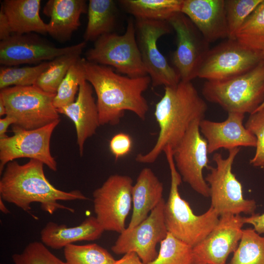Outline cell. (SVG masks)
Wrapping results in <instances>:
<instances>
[{
    "label": "cell",
    "instance_id": "obj_1",
    "mask_svg": "<svg viewBox=\"0 0 264 264\" xmlns=\"http://www.w3.org/2000/svg\"><path fill=\"white\" fill-rule=\"evenodd\" d=\"M86 80L97 96L100 125H116L129 110L144 120L149 110L143 93L151 83L149 75L132 78L115 72L110 66L88 61L84 58Z\"/></svg>",
    "mask_w": 264,
    "mask_h": 264
},
{
    "label": "cell",
    "instance_id": "obj_2",
    "mask_svg": "<svg viewBox=\"0 0 264 264\" xmlns=\"http://www.w3.org/2000/svg\"><path fill=\"white\" fill-rule=\"evenodd\" d=\"M207 105L191 82L180 81L176 86L164 87V93L156 104L154 116L159 132L153 148L138 154L136 161L153 163L167 146L175 148L191 124L204 119Z\"/></svg>",
    "mask_w": 264,
    "mask_h": 264
},
{
    "label": "cell",
    "instance_id": "obj_3",
    "mask_svg": "<svg viewBox=\"0 0 264 264\" xmlns=\"http://www.w3.org/2000/svg\"><path fill=\"white\" fill-rule=\"evenodd\" d=\"M44 165L33 159L22 165L15 160L8 163L0 180V198L26 212L31 210V203L37 202L50 214L58 209L74 212L58 201L88 199L79 190L66 192L54 187L44 175Z\"/></svg>",
    "mask_w": 264,
    "mask_h": 264
},
{
    "label": "cell",
    "instance_id": "obj_4",
    "mask_svg": "<svg viewBox=\"0 0 264 264\" xmlns=\"http://www.w3.org/2000/svg\"><path fill=\"white\" fill-rule=\"evenodd\" d=\"M171 174V185L164 208L165 221L168 233L192 247L203 240L218 222L220 215L211 206L203 214L194 213L188 202L182 198L178 187L181 177L173 159L172 148L163 150Z\"/></svg>",
    "mask_w": 264,
    "mask_h": 264
},
{
    "label": "cell",
    "instance_id": "obj_5",
    "mask_svg": "<svg viewBox=\"0 0 264 264\" xmlns=\"http://www.w3.org/2000/svg\"><path fill=\"white\" fill-rule=\"evenodd\" d=\"M202 94L207 101L228 113L255 112L264 101V63L262 61L250 70L233 77L206 81Z\"/></svg>",
    "mask_w": 264,
    "mask_h": 264
},
{
    "label": "cell",
    "instance_id": "obj_6",
    "mask_svg": "<svg viewBox=\"0 0 264 264\" xmlns=\"http://www.w3.org/2000/svg\"><path fill=\"white\" fill-rule=\"evenodd\" d=\"M240 150V148L228 150L226 158L220 153H214L212 159L216 166H210V172L205 177L209 187L210 206L220 216L226 214L252 215L257 208L254 199L244 198L242 186L232 172V166Z\"/></svg>",
    "mask_w": 264,
    "mask_h": 264
},
{
    "label": "cell",
    "instance_id": "obj_7",
    "mask_svg": "<svg viewBox=\"0 0 264 264\" xmlns=\"http://www.w3.org/2000/svg\"><path fill=\"white\" fill-rule=\"evenodd\" d=\"M86 55L88 61L112 66L118 73L130 77L148 75L138 47L132 19L128 21L124 34L111 32L101 36Z\"/></svg>",
    "mask_w": 264,
    "mask_h": 264
},
{
    "label": "cell",
    "instance_id": "obj_8",
    "mask_svg": "<svg viewBox=\"0 0 264 264\" xmlns=\"http://www.w3.org/2000/svg\"><path fill=\"white\" fill-rule=\"evenodd\" d=\"M55 95L32 85L1 89L0 99L5 106L6 115L15 119L13 125L30 130L60 119L59 112L53 104Z\"/></svg>",
    "mask_w": 264,
    "mask_h": 264
},
{
    "label": "cell",
    "instance_id": "obj_9",
    "mask_svg": "<svg viewBox=\"0 0 264 264\" xmlns=\"http://www.w3.org/2000/svg\"><path fill=\"white\" fill-rule=\"evenodd\" d=\"M136 39L142 62L154 87H173L181 81L178 73L159 51L158 40L171 31L165 21L135 19Z\"/></svg>",
    "mask_w": 264,
    "mask_h": 264
},
{
    "label": "cell",
    "instance_id": "obj_10",
    "mask_svg": "<svg viewBox=\"0 0 264 264\" xmlns=\"http://www.w3.org/2000/svg\"><path fill=\"white\" fill-rule=\"evenodd\" d=\"M133 180L129 176L110 175L93 192L96 218L105 231L120 234L132 203Z\"/></svg>",
    "mask_w": 264,
    "mask_h": 264
},
{
    "label": "cell",
    "instance_id": "obj_11",
    "mask_svg": "<svg viewBox=\"0 0 264 264\" xmlns=\"http://www.w3.org/2000/svg\"><path fill=\"white\" fill-rule=\"evenodd\" d=\"M60 119L43 127L24 130L13 125V134L0 138V174L8 163L20 158L42 162L51 170H57V164L50 152L52 134Z\"/></svg>",
    "mask_w": 264,
    "mask_h": 264
},
{
    "label": "cell",
    "instance_id": "obj_12",
    "mask_svg": "<svg viewBox=\"0 0 264 264\" xmlns=\"http://www.w3.org/2000/svg\"><path fill=\"white\" fill-rule=\"evenodd\" d=\"M200 122L196 120L191 124L172 153L182 180L197 193L209 197V187L203 175L204 169L210 167L209 153L207 141L200 132Z\"/></svg>",
    "mask_w": 264,
    "mask_h": 264
},
{
    "label": "cell",
    "instance_id": "obj_13",
    "mask_svg": "<svg viewBox=\"0 0 264 264\" xmlns=\"http://www.w3.org/2000/svg\"><path fill=\"white\" fill-rule=\"evenodd\" d=\"M262 61V52L229 39L209 49L199 68L197 77L206 81L220 80L245 73Z\"/></svg>",
    "mask_w": 264,
    "mask_h": 264
},
{
    "label": "cell",
    "instance_id": "obj_14",
    "mask_svg": "<svg viewBox=\"0 0 264 264\" xmlns=\"http://www.w3.org/2000/svg\"><path fill=\"white\" fill-rule=\"evenodd\" d=\"M163 198L151 211L148 217L132 228H126L121 233L112 246V252L117 255L135 253L144 264L156 259L157 244L167 235Z\"/></svg>",
    "mask_w": 264,
    "mask_h": 264
},
{
    "label": "cell",
    "instance_id": "obj_15",
    "mask_svg": "<svg viewBox=\"0 0 264 264\" xmlns=\"http://www.w3.org/2000/svg\"><path fill=\"white\" fill-rule=\"evenodd\" d=\"M167 22L176 35V48L172 57L174 65L181 81L191 82L197 77L200 66L210 49L209 43L182 13L175 14Z\"/></svg>",
    "mask_w": 264,
    "mask_h": 264
},
{
    "label": "cell",
    "instance_id": "obj_16",
    "mask_svg": "<svg viewBox=\"0 0 264 264\" xmlns=\"http://www.w3.org/2000/svg\"><path fill=\"white\" fill-rule=\"evenodd\" d=\"M85 41L65 47H57L31 34H14L0 42V63L11 66L50 61L63 55L82 52Z\"/></svg>",
    "mask_w": 264,
    "mask_h": 264
},
{
    "label": "cell",
    "instance_id": "obj_17",
    "mask_svg": "<svg viewBox=\"0 0 264 264\" xmlns=\"http://www.w3.org/2000/svg\"><path fill=\"white\" fill-rule=\"evenodd\" d=\"M244 224L240 215L220 216L214 229L193 247V264H226L229 254L238 246Z\"/></svg>",
    "mask_w": 264,
    "mask_h": 264
},
{
    "label": "cell",
    "instance_id": "obj_18",
    "mask_svg": "<svg viewBox=\"0 0 264 264\" xmlns=\"http://www.w3.org/2000/svg\"><path fill=\"white\" fill-rule=\"evenodd\" d=\"M244 114L228 112L222 122L202 119L199 123L201 134L207 141L209 154L220 149L256 147V139L243 123Z\"/></svg>",
    "mask_w": 264,
    "mask_h": 264
},
{
    "label": "cell",
    "instance_id": "obj_19",
    "mask_svg": "<svg viewBox=\"0 0 264 264\" xmlns=\"http://www.w3.org/2000/svg\"><path fill=\"white\" fill-rule=\"evenodd\" d=\"M181 12L208 43L228 38L224 0H183Z\"/></svg>",
    "mask_w": 264,
    "mask_h": 264
},
{
    "label": "cell",
    "instance_id": "obj_20",
    "mask_svg": "<svg viewBox=\"0 0 264 264\" xmlns=\"http://www.w3.org/2000/svg\"><path fill=\"white\" fill-rule=\"evenodd\" d=\"M57 110L59 113L66 115L73 122L79 154L82 156L86 141L96 133L100 126L98 110L91 85L85 79H83L75 100Z\"/></svg>",
    "mask_w": 264,
    "mask_h": 264
},
{
    "label": "cell",
    "instance_id": "obj_21",
    "mask_svg": "<svg viewBox=\"0 0 264 264\" xmlns=\"http://www.w3.org/2000/svg\"><path fill=\"white\" fill-rule=\"evenodd\" d=\"M88 11L84 0H49L43 8L44 14L49 17L47 33L64 41L68 40L80 25V18Z\"/></svg>",
    "mask_w": 264,
    "mask_h": 264
},
{
    "label": "cell",
    "instance_id": "obj_22",
    "mask_svg": "<svg viewBox=\"0 0 264 264\" xmlns=\"http://www.w3.org/2000/svg\"><path fill=\"white\" fill-rule=\"evenodd\" d=\"M104 231L96 217L90 216L73 227L49 221L41 231V239L47 247L59 249L76 242L97 240Z\"/></svg>",
    "mask_w": 264,
    "mask_h": 264
},
{
    "label": "cell",
    "instance_id": "obj_23",
    "mask_svg": "<svg viewBox=\"0 0 264 264\" xmlns=\"http://www.w3.org/2000/svg\"><path fill=\"white\" fill-rule=\"evenodd\" d=\"M163 184L149 168L139 174L132 191V214L128 228H132L146 219L149 213L163 198Z\"/></svg>",
    "mask_w": 264,
    "mask_h": 264
},
{
    "label": "cell",
    "instance_id": "obj_24",
    "mask_svg": "<svg viewBox=\"0 0 264 264\" xmlns=\"http://www.w3.org/2000/svg\"><path fill=\"white\" fill-rule=\"evenodd\" d=\"M40 0H5L1 6L13 34L47 33V23L40 16Z\"/></svg>",
    "mask_w": 264,
    "mask_h": 264
},
{
    "label": "cell",
    "instance_id": "obj_25",
    "mask_svg": "<svg viewBox=\"0 0 264 264\" xmlns=\"http://www.w3.org/2000/svg\"><path fill=\"white\" fill-rule=\"evenodd\" d=\"M88 23L84 38L85 42L96 41L112 32L117 14L112 0H89L88 6Z\"/></svg>",
    "mask_w": 264,
    "mask_h": 264
},
{
    "label": "cell",
    "instance_id": "obj_26",
    "mask_svg": "<svg viewBox=\"0 0 264 264\" xmlns=\"http://www.w3.org/2000/svg\"><path fill=\"white\" fill-rule=\"evenodd\" d=\"M121 5L135 19L167 21L181 12L183 0H121Z\"/></svg>",
    "mask_w": 264,
    "mask_h": 264
},
{
    "label": "cell",
    "instance_id": "obj_27",
    "mask_svg": "<svg viewBox=\"0 0 264 264\" xmlns=\"http://www.w3.org/2000/svg\"><path fill=\"white\" fill-rule=\"evenodd\" d=\"M81 53L76 52L63 55L50 61L48 67L34 85L45 92L56 94L70 66L81 58Z\"/></svg>",
    "mask_w": 264,
    "mask_h": 264
},
{
    "label": "cell",
    "instance_id": "obj_28",
    "mask_svg": "<svg viewBox=\"0 0 264 264\" xmlns=\"http://www.w3.org/2000/svg\"><path fill=\"white\" fill-rule=\"evenodd\" d=\"M235 40L254 51L262 52L264 50V0L241 27Z\"/></svg>",
    "mask_w": 264,
    "mask_h": 264
},
{
    "label": "cell",
    "instance_id": "obj_29",
    "mask_svg": "<svg viewBox=\"0 0 264 264\" xmlns=\"http://www.w3.org/2000/svg\"><path fill=\"white\" fill-rule=\"evenodd\" d=\"M228 264H264V237L253 228L243 229L238 246Z\"/></svg>",
    "mask_w": 264,
    "mask_h": 264
},
{
    "label": "cell",
    "instance_id": "obj_30",
    "mask_svg": "<svg viewBox=\"0 0 264 264\" xmlns=\"http://www.w3.org/2000/svg\"><path fill=\"white\" fill-rule=\"evenodd\" d=\"M66 264H114V257L96 243L69 244L64 248Z\"/></svg>",
    "mask_w": 264,
    "mask_h": 264
},
{
    "label": "cell",
    "instance_id": "obj_31",
    "mask_svg": "<svg viewBox=\"0 0 264 264\" xmlns=\"http://www.w3.org/2000/svg\"><path fill=\"white\" fill-rule=\"evenodd\" d=\"M148 264H193V247L168 232L157 257Z\"/></svg>",
    "mask_w": 264,
    "mask_h": 264
},
{
    "label": "cell",
    "instance_id": "obj_32",
    "mask_svg": "<svg viewBox=\"0 0 264 264\" xmlns=\"http://www.w3.org/2000/svg\"><path fill=\"white\" fill-rule=\"evenodd\" d=\"M50 61L44 62L33 66L1 67L0 90L11 87L34 85L41 74L48 67Z\"/></svg>",
    "mask_w": 264,
    "mask_h": 264
},
{
    "label": "cell",
    "instance_id": "obj_33",
    "mask_svg": "<svg viewBox=\"0 0 264 264\" xmlns=\"http://www.w3.org/2000/svg\"><path fill=\"white\" fill-rule=\"evenodd\" d=\"M83 61L84 58H81L73 64L61 83L53 100L54 106L57 109L67 106L75 100L80 85L85 79Z\"/></svg>",
    "mask_w": 264,
    "mask_h": 264
},
{
    "label": "cell",
    "instance_id": "obj_34",
    "mask_svg": "<svg viewBox=\"0 0 264 264\" xmlns=\"http://www.w3.org/2000/svg\"><path fill=\"white\" fill-rule=\"evenodd\" d=\"M262 0H224L228 39L235 40L236 35L241 27Z\"/></svg>",
    "mask_w": 264,
    "mask_h": 264
},
{
    "label": "cell",
    "instance_id": "obj_35",
    "mask_svg": "<svg viewBox=\"0 0 264 264\" xmlns=\"http://www.w3.org/2000/svg\"><path fill=\"white\" fill-rule=\"evenodd\" d=\"M12 259L14 264H66L40 242H30L21 253L14 254Z\"/></svg>",
    "mask_w": 264,
    "mask_h": 264
},
{
    "label": "cell",
    "instance_id": "obj_36",
    "mask_svg": "<svg viewBox=\"0 0 264 264\" xmlns=\"http://www.w3.org/2000/svg\"><path fill=\"white\" fill-rule=\"evenodd\" d=\"M244 126L256 139L255 153L249 163L264 172V109L249 114Z\"/></svg>",
    "mask_w": 264,
    "mask_h": 264
},
{
    "label": "cell",
    "instance_id": "obj_37",
    "mask_svg": "<svg viewBox=\"0 0 264 264\" xmlns=\"http://www.w3.org/2000/svg\"><path fill=\"white\" fill-rule=\"evenodd\" d=\"M132 140L130 135L124 132L115 134L110 139V149L115 160L129 154L132 147Z\"/></svg>",
    "mask_w": 264,
    "mask_h": 264
},
{
    "label": "cell",
    "instance_id": "obj_38",
    "mask_svg": "<svg viewBox=\"0 0 264 264\" xmlns=\"http://www.w3.org/2000/svg\"><path fill=\"white\" fill-rule=\"evenodd\" d=\"M244 224H249L259 234H264V213L254 214L249 217H243Z\"/></svg>",
    "mask_w": 264,
    "mask_h": 264
},
{
    "label": "cell",
    "instance_id": "obj_39",
    "mask_svg": "<svg viewBox=\"0 0 264 264\" xmlns=\"http://www.w3.org/2000/svg\"><path fill=\"white\" fill-rule=\"evenodd\" d=\"M11 29L7 16L2 7L0 9V39L4 40L12 35Z\"/></svg>",
    "mask_w": 264,
    "mask_h": 264
},
{
    "label": "cell",
    "instance_id": "obj_40",
    "mask_svg": "<svg viewBox=\"0 0 264 264\" xmlns=\"http://www.w3.org/2000/svg\"><path fill=\"white\" fill-rule=\"evenodd\" d=\"M114 264H144L134 252L126 253Z\"/></svg>",
    "mask_w": 264,
    "mask_h": 264
},
{
    "label": "cell",
    "instance_id": "obj_41",
    "mask_svg": "<svg viewBox=\"0 0 264 264\" xmlns=\"http://www.w3.org/2000/svg\"><path fill=\"white\" fill-rule=\"evenodd\" d=\"M16 123L15 119L9 115H5L3 118L0 119V138H2L6 136V132L9 126L14 125Z\"/></svg>",
    "mask_w": 264,
    "mask_h": 264
},
{
    "label": "cell",
    "instance_id": "obj_42",
    "mask_svg": "<svg viewBox=\"0 0 264 264\" xmlns=\"http://www.w3.org/2000/svg\"><path fill=\"white\" fill-rule=\"evenodd\" d=\"M6 115V110L3 101L0 99V116Z\"/></svg>",
    "mask_w": 264,
    "mask_h": 264
},
{
    "label": "cell",
    "instance_id": "obj_43",
    "mask_svg": "<svg viewBox=\"0 0 264 264\" xmlns=\"http://www.w3.org/2000/svg\"><path fill=\"white\" fill-rule=\"evenodd\" d=\"M0 209L2 213L5 214H8L10 212L9 210L5 206V204L2 201V198H0Z\"/></svg>",
    "mask_w": 264,
    "mask_h": 264
},
{
    "label": "cell",
    "instance_id": "obj_44",
    "mask_svg": "<svg viewBox=\"0 0 264 264\" xmlns=\"http://www.w3.org/2000/svg\"><path fill=\"white\" fill-rule=\"evenodd\" d=\"M263 109H264V101L263 102V103L260 105V106L259 107V108L256 111H257L258 110H260Z\"/></svg>",
    "mask_w": 264,
    "mask_h": 264
},
{
    "label": "cell",
    "instance_id": "obj_45",
    "mask_svg": "<svg viewBox=\"0 0 264 264\" xmlns=\"http://www.w3.org/2000/svg\"><path fill=\"white\" fill-rule=\"evenodd\" d=\"M262 61L264 63V50L262 52Z\"/></svg>",
    "mask_w": 264,
    "mask_h": 264
},
{
    "label": "cell",
    "instance_id": "obj_46",
    "mask_svg": "<svg viewBox=\"0 0 264 264\" xmlns=\"http://www.w3.org/2000/svg\"></svg>",
    "mask_w": 264,
    "mask_h": 264
}]
</instances>
